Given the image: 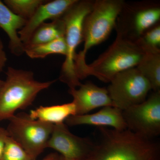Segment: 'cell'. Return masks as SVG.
Wrapping results in <instances>:
<instances>
[{"instance_id":"obj_26","label":"cell","mask_w":160,"mask_h":160,"mask_svg":"<svg viewBox=\"0 0 160 160\" xmlns=\"http://www.w3.org/2000/svg\"><path fill=\"white\" fill-rule=\"evenodd\" d=\"M2 80L0 79V84H1V83L2 82Z\"/></svg>"},{"instance_id":"obj_1","label":"cell","mask_w":160,"mask_h":160,"mask_svg":"<svg viewBox=\"0 0 160 160\" xmlns=\"http://www.w3.org/2000/svg\"><path fill=\"white\" fill-rule=\"evenodd\" d=\"M98 138L85 160H160V144L128 129L99 127Z\"/></svg>"},{"instance_id":"obj_9","label":"cell","mask_w":160,"mask_h":160,"mask_svg":"<svg viewBox=\"0 0 160 160\" xmlns=\"http://www.w3.org/2000/svg\"><path fill=\"white\" fill-rule=\"evenodd\" d=\"M94 145L90 139L72 134L63 123L54 125L47 148L54 149L68 159L85 160Z\"/></svg>"},{"instance_id":"obj_19","label":"cell","mask_w":160,"mask_h":160,"mask_svg":"<svg viewBox=\"0 0 160 160\" xmlns=\"http://www.w3.org/2000/svg\"><path fill=\"white\" fill-rule=\"evenodd\" d=\"M46 2L43 0H4L3 2L15 14L27 21L39 6Z\"/></svg>"},{"instance_id":"obj_24","label":"cell","mask_w":160,"mask_h":160,"mask_svg":"<svg viewBox=\"0 0 160 160\" xmlns=\"http://www.w3.org/2000/svg\"><path fill=\"white\" fill-rule=\"evenodd\" d=\"M62 156L56 152L50 153L42 160H60Z\"/></svg>"},{"instance_id":"obj_6","label":"cell","mask_w":160,"mask_h":160,"mask_svg":"<svg viewBox=\"0 0 160 160\" xmlns=\"http://www.w3.org/2000/svg\"><path fill=\"white\" fill-rule=\"evenodd\" d=\"M9 121L6 130L9 137L36 160L47 148L54 125L32 119L25 112L17 113Z\"/></svg>"},{"instance_id":"obj_20","label":"cell","mask_w":160,"mask_h":160,"mask_svg":"<svg viewBox=\"0 0 160 160\" xmlns=\"http://www.w3.org/2000/svg\"><path fill=\"white\" fill-rule=\"evenodd\" d=\"M0 160H34L18 143L8 137Z\"/></svg>"},{"instance_id":"obj_17","label":"cell","mask_w":160,"mask_h":160,"mask_svg":"<svg viewBox=\"0 0 160 160\" xmlns=\"http://www.w3.org/2000/svg\"><path fill=\"white\" fill-rule=\"evenodd\" d=\"M65 31L62 17L51 22L43 23L35 30L24 46L29 47L51 42L64 37Z\"/></svg>"},{"instance_id":"obj_18","label":"cell","mask_w":160,"mask_h":160,"mask_svg":"<svg viewBox=\"0 0 160 160\" xmlns=\"http://www.w3.org/2000/svg\"><path fill=\"white\" fill-rule=\"evenodd\" d=\"M67 52L64 37L49 42L25 47V53L32 59L44 58L52 54H62L66 56Z\"/></svg>"},{"instance_id":"obj_15","label":"cell","mask_w":160,"mask_h":160,"mask_svg":"<svg viewBox=\"0 0 160 160\" xmlns=\"http://www.w3.org/2000/svg\"><path fill=\"white\" fill-rule=\"evenodd\" d=\"M76 114V109L73 102L60 105L43 106L31 110L29 116L32 119L58 125L65 123L66 119Z\"/></svg>"},{"instance_id":"obj_23","label":"cell","mask_w":160,"mask_h":160,"mask_svg":"<svg viewBox=\"0 0 160 160\" xmlns=\"http://www.w3.org/2000/svg\"><path fill=\"white\" fill-rule=\"evenodd\" d=\"M7 61V55L4 49V45L0 38V72L2 71Z\"/></svg>"},{"instance_id":"obj_3","label":"cell","mask_w":160,"mask_h":160,"mask_svg":"<svg viewBox=\"0 0 160 160\" xmlns=\"http://www.w3.org/2000/svg\"><path fill=\"white\" fill-rule=\"evenodd\" d=\"M0 84V122L10 119L20 109L32 105L38 95L56 80L40 82L32 72L9 67Z\"/></svg>"},{"instance_id":"obj_14","label":"cell","mask_w":160,"mask_h":160,"mask_svg":"<svg viewBox=\"0 0 160 160\" xmlns=\"http://www.w3.org/2000/svg\"><path fill=\"white\" fill-rule=\"evenodd\" d=\"M160 19V9L158 7H148L138 10L134 13L130 26L118 32L129 39L136 41L144 34L145 32L154 26Z\"/></svg>"},{"instance_id":"obj_11","label":"cell","mask_w":160,"mask_h":160,"mask_svg":"<svg viewBox=\"0 0 160 160\" xmlns=\"http://www.w3.org/2000/svg\"><path fill=\"white\" fill-rule=\"evenodd\" d=\"M79 87L69 90L75 105L76 115L88 114L97 108L113 106L106 88L99 87L91 82L82 84Z\"/></svg>"},{"instance_id":"obj_7","label":"cell","mask_w":160,"mask_h":160,"mask_svg":"<svg viewBox=\"0 0 160 160\" xmlns=\"http://www.w3.org/2000/svg\"><path fill=\"white\" fill-rule=\"evenodd\" d=\"M109 83L107 89L113 106L122 111L142 102L152 90L149 82L137 67L118 73Z\"/></svg>"},{"instance_id":"obj_16","label":"cell","mask_w":160,"mask_h":160,"mask_svg":"<svg viewBox=\"0 0 160 160\" xmlns=\"http://www.w3.org/2000/svg\"><path fill=\"white\" fill-rule=\"evenodd\" d=\"M144 51L145 54L137 68L148 80L152 90L160 91V49Z\"/></svg>"},{"instance_id":"obj_5","label":"cell","mask_w":160,"mask_h":160,"mask_svg":"<svg viewBox=\"0 0 160 160\" xmlns=\"http://www.w3.org/2000/svg\"><path fill=\"white\" fill-rule=\"evenodd\" d=\"M93 3L92 1L78 0L62 17L67 52L59 80L69 86V89H76L82 84L75 69L76 50L83 42V23L86 16L91 11Z\"/></svg>"},{"instance_id":"obj_12","label":"cell","mask_w":160,"mask_h":160,"mask_svg":"<svg viewBox=\"0 0 160 160\" xmlns=\"http://www.w3.org/2000/svg\"><path fill=\"white\" fill-rule=\"evenodd\" d=\"M67 126L91 125L104 127L110 126L113 129L122 130L127 129L123 118L122 111L113 106H106L93 114L75 115L66 119Z\"/></svg>"},{"instance_id":"obj_25","label":"cell","mask_w":160,"mask_h":160,"mask_svg":"<svg viewBox=\"0 0 160 160\" xmlns=\"http://www.w3.org/2000/svg\"><path fill=\"white\" fill-rule=\"evenodd\" d=\"M62 156V155H61ZM60 160H71L70 159H68L66 158L63 157L62 156L61 157V159H60Z\"/></svg>"},{"instance_id":"obj_2","label":"cell","mask_w":160,"mask_h":160,"mask_svg":"<svg viewBox=\"0 0 160 160\" xmlns=\"http://www.w3.org/2000/svg\"><path fill=\"white\" fill-rule=\"evenodd\" d=\"M125 6L122 0H97L91 11L86 16L83 26L82 50L76 55L75 69L80 80L84 79L87 68L86 57L89 49L106 41Z\"/></svg>"},{"instance_id":"obj_13","label":"cell","mask_w":160,"mask_h":160,"mask_svg":"<svg viewBox=\"0 0 160 160\" xmlns=\"http://www.w3.org/2000/svg\"><path fill=\"white\" fill-rule=\"evenodd\" d=\"M27 21L15 14L0 1V28L9 38V49L12 54L20 56L25 53V46L20 39L18 30L26 25Z\"/></svg>"},{"instance_id":"obj_4","label":"cell","mask_w":160,"mask_h":160,"mask_svg":"<svg viewBox=\"0 0 160 160\" xmlns=\"http://www.w3.org/2000/svg\"><path fill=\"white\" fill-rule=\"evenodd\" d=\"M145 52L136 41L118 32L116 38L106 51L87 65L85 78L93 76L104 82H110L118 73L136 67Z\"/></svg>"},{"instance_id":"obj_10","label":"cell","mask_w":160,"mask_h":160,"mask_svg":"<svg viewBox=\"0 0 160 160\" xmlns=\"http://www.w3.org/2000/svg\"><path fill=\"white\" fill-rule=\"evenodd\" d=\"M78 0H54L46 2L39 6L25 26L19 30L18 34L24 45L26 44L31 35L45 21L58 19L62 17L66 12Z\"/></svg>"},{"instance_id":"obj_8","label":"cell","mask_w":160,"mask_h":160,"mask_svg":"<svg viewBox=\"0 0 160 160\" xmlns=\"http://www.w3.org/2000/svg\"><path fill=\"white\" fill-rule=\"evenodd\" d=\"M122 115L127 129L143 137L154 139L160 134V91L123 110Z\"/></svg>"},{"instance_id":"obj_21","label":"cell","mask_w":160,"mask_h":160,"mask_svg":"<svg viewBox=\"0 0 160 160\" xmlns=\"http://www.w3.org/2000/svg\"><path fill=\"white\" fill-rule=\"evenodd\" d=\"M143 50L159 49L160 45V26H158L147 32L137 40Z\"/></svg>"},{"instance_id":"obj_22","label":"cell","mask_w":160,"mask_h":160,"mask_svg":"<svg viewBox=\"0 0 160 160\" xmlns=\"http://www.w3.org/2000/svg\"><path fill=\"white\" fill-rule=\"evenodd\" d=\"M9 137L6 129L0 126V159L2 155L6 141Z\"/></svg>"}]
</instances>
